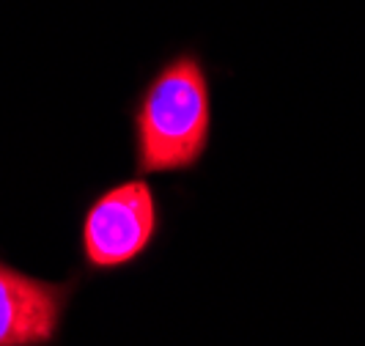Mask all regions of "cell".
I'll use <instances>...</instances> for the list:
<instances>
[{"label":"cell","mask_w":365,"mask_h":346,"mask_svg":"<svg viewBox=\"0 0 365 346\" xmlns=\"http://www.w3.org/2000/svg\"><path fill=\"white\" fill-rule=\"evenodd\" d=\"M138 176L198 168L212 141V83L195 53H179L151 74L135 110Z\"/></svg>","instance_id":"6da1fadb"},{"label":"cell","mask_w":365,"mask_h":346,"mask_svg":"<svg viewBox=\"0 0 365 346\" xmlns=\"http://www.w3.org/2000/svg\"><path fill=\"white\" fill-rule=\"evenodd\" d=\"M160 231L151 184L138 176L113 184L91 200L83 218V255L91 270H121L148 253Z\"/></svg>","instance_id":"7a4b0ae2"},{"label":"cell","mask_w":365,"mask_h":346,"mask_svg":"<svg viewBox=\"0 0 365 346\" xmlns=\"http://www.w3.org/2000/svg\"><path fill=\"white\" fill-rule=\"evenodd\" d=\"M74 283H50L0 261V346H47L63 322Z\"/></svg>","instance_id":"3957f363"}]
</instances>
